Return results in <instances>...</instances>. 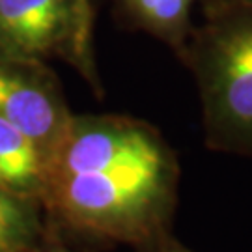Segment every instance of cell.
<instances>
[{
    "label": "cell",
    "mask_w": 252,
    "mask_h": 252,
    "mask_svg": "<svg viewBox=\"0 0 252 252\" xmlns=\"http://www.w3.org/2000/svg\"><path fill=\"white\" fill-rule=\"evenodd\" d=\"M185 2H187V4H189V6H194V4H196V2H198V4H204V2H206V0H185Z\"/></svg>",
    "instance_id": "10"
},
{
    "label": "cell",
    "mask_w": 252,
    "mask_h": 252,
    "mask_svg": "<svg viewBox=\"0 0 252 252\" xmlns=\"http://www.w3.org/2000/svg\"><path fill=\"white\" fill-rule=\"evenodd\" d=\"M232 2H241V4H252V0H232Z\"/></svg>",
    "instance_id": "11"
},
{
    "label": "cell",
    "mask_w": 252,
    "mask_h": 252,
    "mask_svg": "<svg viewBox=\"0 0 252 252\" xmlns=\"http://www.w3.org/2000/svg\"><path fill=\"white\" fill-rule=\"evenodd\" d=\"M47 161L25 133L0 118V187L23 198L41 196Z\"/></svg>",
    "instance_id": "5"
},
{
    "label": "cell",
    "mask_w": 252,
    "mask_h": 252,
    "mask_svg": "<svg viewBox=\"0 0 252 252\" xmlns=\"http://www.w3.org/2000/svg\"><path fill=\"white\" fill-rule=\"evenodd\" d=\"M120 17L133 28L144 30L181 56L192 34V21L185 0H114Z\"/></svg>",
    "instance_id": "6"
},
{
    "label": "cell",
    "mask_w": 252,
    "mask_h": 252,
    "mask_svg": "<svg viewBox=\"0 0 252 252\" xmlns=\"http://www.w3.org/2000/svg\"><path fill=\"white\" fill-rule=\"evenodd\" d=\"M79 6H81L82 15L86 17V21L92 23V15H94V8H92V0H79Z\"/></svg>",
    "instance_id": "9"
},
{
    "label": "cell",
    "mask_w": 252,
    "mask_h": 252,
    "mask_svg": "<svg viewBox=\"0 0 252 252\" xmlns=\"http://www.w3.org/2000/svg\"><path fill=\"white\" fill-rule=\"evenodd\" d=\"M150 252H192V251L187 249V247H183L180 241H176L172 235H166V237L161 239Z\"/></svg>",
    "instance_id": "8"
},
{
    "label": "cell",
    "mask_w": 252,
    "mask_h": 252,
    "mask_svg": "<svg viewBox=\"0 0 252 252\" xmlns=\"http://www.w3.org/2000/svg\"><path fill=\"white\" fill-rule=\"evenodd\" d=\"M180 164L162 135L129 116H73L41 198L67 224L152 251L170 235Z\"/></svg>",
    "instance_id": "1"
},
{
    "label": "cell",
    "mask_w": 252,
    "mask_h": 252,
    "mask_svg": "<svg viewBox=\"0 0 252 252\" xmlns=\"http://www.w3.org/2000/svg\"><path fill=\"white\" fill-rule=\"evenodd\" d=\"M92 23L79 0H0V60L67 56L92 77Z\"/></svg>",
    "instance_id": "3"
},
{
    "label": "cell",
    "mask_w": 252,
    "mask_h": 252,
    "mask_svg": "<svg viewBox=\"0 0 252 252\" xmlns=\"http://www.w3.org/2000/svg\"><path fill=\"white\" fill-rule=\"evenodd\" d=\"M180 60L198 84L209 150L252 157V4L206 0Z\"/></svg>",
    "instance_id": "2"
},
{
    "label": "cell",
    "mask_w": 252,
    "mask_h": 252,
    "mask_svg": "<svg viewBox=\"0 0 252 252\" xmlns=\"http://www.w3.org/2000/svg\"><path fill=\"white\" fill-rule=\"evenodd\" d=\"M0 118L25 133L49 161L73 116L43 62L0 60Z\"/></svg>",
    "instance_id": "4"
},
{
    "label": "cell",
    "mask_w": 252,
    "mask_h": 252,
    "mask_svg": "<svg viewBox=\"0 0 252 252\" xmlns=\"http://www.w3.org/2000/svg\"><path fill=\"white\" fill-rule=\"evenodd\" d=\"M36 220L28 198L0 187V252H17L32 239Z\"/></svg>",
    "instance_id": "7"
}]
</instances>
